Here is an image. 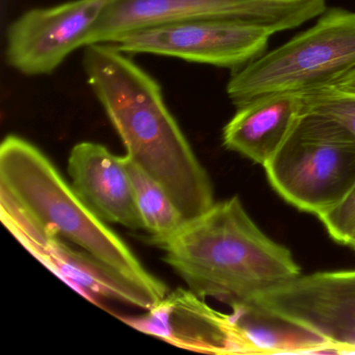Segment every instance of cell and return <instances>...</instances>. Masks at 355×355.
<instances>
[{"mask_svg": "<svg viewBox=\"0 0 355 355\" xmlns=\"http://www.w3.org/2000/svg\"><path fill=\"white\" fill-rule=\"evenodd\" d=\"M85 72L130 155L187 220L215 205L207 169L166 105L159 85L112 43L86 46Z\"/></svg>", "mask_w": 355, "mask_h": 355, "instance_id": "cell-1", "label": "cell"}, {"mask_svg": "<svg viewBox=\"0 0 355 355\" xmlns=\"http://www.w3.org/2000/svg\"><path fill=\"white\" fill-rule=\"evenodd\" d=\"M153 245L189 290L230 305L301 275L292 252L257 226L238 196Z\"/></svg>", "mask_w": 355, "mask_h": 355, "instance_id": "cell-2", "label": "cell"}, {"mask_svg": "<svg viewBox=\"0 0 355 355\" xmlns=\"http://www.w3.org/2000/svg\"><path fill=\"white\" fill-rule=\"evenodd\" d=\"M0 192L9 195L45 228L109 268L157 304L167 284L139 261L132 249L30 141L9 135L0 145Z\"/></svg>", "mask_w": 355, "mask_h": 355, "instance_id": "cell-3", "label": "cell"}, {"mask_svg": "<svg viewBox=\"0 0 355 355\" xmlns=\"http://www.w3.org/2000/svg\"><path fill=\"white\" fill-rule=\"evenodd\" d=\"M263 168L284 201L319 217L354 188L355 137L336 120L304 111Z\"/></svg>", "mask_w": 355, "mask_h": 355, "instance_id": "cell-4", "label": "cell"}, {"mask_svg": "<svg viewBox=\"0 0 355 355\" xmlns=\"http://www.w3.org/2000/svg\"><path fill=\"white\" fill-rule=\"evenodd\" d=\"M355 69V12L332 9L313 28L238 68L227 84L236 107L278 92L329 86Z\"/></svg>", "mask_w": 355, "mask_h": 355, "instance_id": "cell-5", "label": "cell"}, {"mask_svg": "<svg viewBox=\"0 0 355 355\" xmlns=\"http://www.w3.org/2000/svg\"><path fill=\"white\" fill-rule=\"evenodd\" d=\"M325 9V0H113L89 35L86 46L114 43L140 28L199 19L238 20L274 35L297 28Z\"/></svg>", "mask_w": 355, "mask_h": 355, "instance_id": "cell-6", "label": "cell"}, {"mask_svg": "<svg viewBox=\"0 0 355 355\" xmlns=\"http://www.w3.org/2000/svg\"><path fill=\"white\" fill-rule=\"evenodd\" d=\"M241 303L317 334L332 352H355V269L301 274Z\"/></svg>", "mask_w": 355, "mask_h": 355, "instance_id": "cell-7", "label": "cell"}, {"mask_svg": "<svg viewBox=\"0 0 355 355\" xmlns=\"http://www.w3.org/2000/svg\"><path fill=\"white\" fill-rule=\"evenodd\" d=\"M272 35L267 28L238 20L199 19L140 28L112 44L124 53L236 68L263 55Z\"/></svg>", "mask_w": 355, "mask_h": 355, "instance_id": "cell-8", "label": "cell"}, {"mask_svg": "<svg viewBox=\"0 0 355 355\" xmlns=\"http://www.w3.org/2000/svg\"><path fill=\"white\" fill-rule=\"evenodd\" d=\"M0 219L43 265L85 298L105 297L148 311L155 306L142 292L76 245L45 228L9 195L0 192Z\"/></svg>", "mask_w": 355, "mask_h": 355, "instance_id": "cell-9", "label": "cell"}, {"mask_svg": "<svg viewBox=\"0 0 355 355\" xmlns=\"http://www.w3.org/2000/svg\"><path fill=\"white\" fill-rule=\"evenodd\" d=\"M113 0H72L31 10L8 31V63L26 76L53 73L86 41Z\"/></svg>", "mask_w": 355, "mask_h": 355, "instance_id": "cell-10", "label": "cell"}, {"mask_svg": "<svg viewBox=\"0 0 355 355\" xmlns=\"http://www.w3.org/2000/svg\"><path fill=\"white\" fill-rule=\"evenodd\" d=\"M119 319L178 348L205 354H234L230 313L216 311L189 288L169 291L145 315Z\"/></svg>", "mask_w": 355, "mask_h": 355, "instance_id": "cell-11", "label": "cell"}, {"mask_svg": "<svg viewBox=\"0 0 355 355\" xmlns=\"http://www.w3.org/2000/svg\"><path fill=\"white\" fill-rule=\"evenodd\" d=\"M67 171L76 192L103 221L143 230L122 157L99 143L80 142L70 151Z\"/></svg>", "mask_w": 355, "mask_h": 355, "instance_id": "cell-12", "label": "cell"}, {"mask_svg": "<svg viewBox=\"0 0 355 355\" xmlns=\"http://www.w3.org/2000/svg\"><path fill=\"white\" fill-rule=\"evenodd\" d=\"M303 112L301 93H271L247 101L236 107L224 128V146L263 167L284 144Z\"/></svg>", "mask_w": 355, "mask_h": 355, "instance_id": "cell-13", "label": "cell"}, {"mask_svg": "<svg viewBox=\"0 0 355 355\" xmlns=\"http://www.w3.org/2000/svg\"><path fill=\"white\" fill-rule=\"evenodd\" d=\"M230 313L234 354L332 352L317 334L259 311L248 303H234Z\"/></svg>", "mask_w": 355, "mask_h": 355, "instance_id": "cell-14", "label": "cell"}, {"mask_svg": "<svg viewBox=\"0 0 355 355\" xmlns=\"http://www.w3.org/2000/svg\"><path fill=\"white\" fill-rule=\"evenodd\" d=\"M122 161L132 180L137 209L149 243L153 245L178 232L188 220L167 191L130 155H122Z\"/></svg>", "mask_w": 355, "mask_h": 355, "instance_id": "cell-15", "label": "cell"}, {"mask_svg": "<svg viewBox=\"0 0 355 355\" xmlns=\"http://www.w3.org/2000/svg\"><path fill=\"white\" fill-rule=\"evenodd\" d=\"M304 111L321 114L336 120L355 137V94L332 87H321L301 93Z\"/></svg>", "mask_w": 355, "mask_h": 355, "instance_id": "cell-16", "label": "cell"}, {"mask_svg": "<svg viewBox=\"0 0 355 355\" xmlns=\"http://www.w3.org/2000/svg\"><path fill=\"white\" fill-rule=\"evenodd\" d=\"M318 218L332 240L347 245L355 232V186L340 205Z\"/></svg>", "mask_w": 355, "mask_h": 355, "instance_id": "cell-17", "label": "cell"}, {"mask_svg": "<svg viewBox=\"0 0 355 355\" xmlns=\"http://www.w3.org/2000/svg\"><path fill=\"white\" fill-rule=\"evenodd\" d=\"M328 87L342 91V92L349 93V94H355V69L349 73L345 74L340 80H336Z\"/></svg>", "mask_w": 355, "mask_h": 355, "instance_id": "cell-18", "label": "cell"}, {"mask_svg": "<svg viewBox=\"0 0 355 355\" xmlns=\"http://www.w3.org/2000/svg\"><path fill=\"white\" fill-rule=\"evenodd\" d=\"M347 246L351 247V248L354 249L355 250V232L351 236V238L349 239L348 243H347Z\"/></svg>", "mask_w": 355, "mask_h": 355, "instance_id": "cell-19", "label": "cell"}]
</instances>
